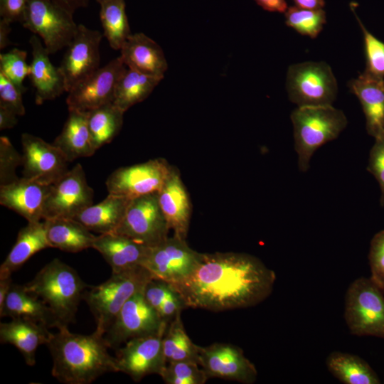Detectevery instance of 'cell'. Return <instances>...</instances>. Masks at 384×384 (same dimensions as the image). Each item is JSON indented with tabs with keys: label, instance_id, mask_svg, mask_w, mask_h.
Masks as SVG:
<instances>
[{
	"label": "cell",
	"instance_id": "cell-17",
	"mask_svg": "<svg viewBox=\"0 0 384 384\" xmlns=\"http://www.w3.org/2000/svg\"><path fill=\"white\" fill-rule=\"evenodd\" d=\"M198 364L208 378H219L244 384L254 383L257 377L255 366L235 345L215 343L199 346Z\"/></svg>",
	"mask_w": 384,
	"mask_h": 384
},
{
	"label": "cell",
	"instance_id": "cell-52",
	"mask_svg": "<svg viewBox=\"0 0 384 384\" xmlns=\"http://www.w3.org/2000/svg\"><path fill=\"white\" fill-rule=\"evenodd\" d=\"M11 277H0V308L2 307L11 287Z\"/></svg>",
	"mask_w": 384,
	"mask_h": 384
},
{
	"label": "cell",
	"instance_id": "cell-24",
	"mask_svg": "<svg viewBox=\"0 0 384 384\" xmlns=\"http://www.w3.org/2000/svg\"><path fill=\"white\" fill-rule=\"evenodd\" d=\"M149 247L117 233L97 236L92 245V248L98 251L110 265L112 272L127 271L142 266Z\"/></svg>",
	"mask_w": 384,
	"mask_h": 384
},
{
	"label": "cell",
	"instance_id": "cell-48",
	"mask_svg": "<svg viewBox=\"0 0 384 384\" xmlns=\"http://www.w3.org/2000/svg\"><path fill=\"white\" fill-rule=\"evenodd\" d=\"M265 10L284 13L287 9L286 0H255Z\"/></svg>",
	"mask_w": 384,
	"mask_h": 384
},
{
	"label": "cell",
	"instance_id": "cell-6",
	"mask_svg": "<svg viewBox=\"0 0 384 384\" xmlns=\"http://www.w3.org/2000/svg\"><path fill=\"white\" fill-rule=\"evenodd\" d=\"M384 292L370 277H361L348 287L344 319L351 334L384 339Z\"/></svg>",
	"mask_w": 384,
	"mask_h": 384
},
{
	"label": "cell",
	"instance_id": "cell-30",
	"mask_svg": "<svg viewBox=\"0 0 384 384\" xmlns=\"http://www.w3.org/2000/svg\"><path fill=\"white\" fill-rule=\"evenodd\" d=\"M50 247L43 221L28 222L18 233L16 240L0 267V277L11 276L35 253Z\"/></svg>",
	"mask_w": 384,
	"mask_h": 384
},
{
	"label": "cell",
	"instance_id": "cell-33",
	"mask_svg": "<svg viewBox=\"0 0 384 384\" xmlns=\"http://www.w3.org/2000/svg\"><path fill=\"white\" fill-rule=\"evenodd\" d=\"M124 113L113 102L87 112L88 129L96 150L110 143L119 134L123 124Z\"/></svg>",
	"mask_w": 384,
	"mask_h": 384
},
{
	"label": "cell",
	"instance_id": "cell-54",
	"mask_svg": "<svg viewBox=\"0 0 384 384\" xmlns=\"http://www.w3.org/2000/svg\"><path fill=\"white\" fill-rule=\"evenodd\" d=\"M383 292H384V289H383Z\"/></svg>",
	"mask_w": 384,
	"mask_h": 384
},
{
	"label": "cell",
	"instance_id": "cell-40",
	"mask_svg": "<svg viewBox=\"0 0 384 384\" xmlns=\"http://www.w3.org/2000/svg\"><path fill=\"white\" fill-rule=\"evenodd\" d=\"M23 164V155L14 148L9 139L0 137V186L16 181V170Z\"/></svg>",
	"mask_w": 384,
	"mask_h": 384
},
{
	"label": "cell",
	"instance_id": "cell-43",
	"mask_svg": "<svg viewBox=\"0 0 384 384\" xmlns=\"http://www.w3.org/2000/svg\"><path fill=\"white\" fill-rule=\"evenodd\" d=\"M367 170L378 182L380 189V204L384 206V137L375 139L369 152Z\"/></svg>",
	"mask_w": 384,
	"mask_h": 384
},
{
	"label": "cell",
	"instance_id": "cell-14",
	"mask_svg": "<svg viewBox=\"0 0 384 384\" xmlns=\"http://www.w3.org/2000/svg\"><path fill=\"white\" fill-rule=\"evenodd\" d=\"M166 329L133 338L118 348L115 356L118 372L129 375L135 382L150 374L160 375L166 366L162 344Z\"/></svg>",
	"mask_w": 384,
	"mask_h": 384
},
{
	"label": "cell",
	"instance_id": "cell-26",
	"mask_svg": "<svg viewBox=\"0 0 384 384\" xmlns=\"http://www.w3.org/2000/svg\"><path fill=\"white\" fill-rule=\"evenodd\" d=\"M1 317L22 318L58 328L57 321L50 308L25 284H12L5 302L0 308Z\"/></svg>",
	"mask_w": 384,
	"mask_h": 384
},
{
	"label": "cell",
	"instance_id": "cell-4",
	"mask_svg": "<svg viewBox=\"0 0 384 384\" xmlns=\"http://www.w3.org/2000/svg\"><path fill=\"white\" fill-rule=\"evenodd\" d=\"M290 117L298 167L302 172L309 169L315 151L336 139L347 125L343 112L331 105L297 107Z\"/></svg>",
	"mask_w": 384,
	"mask_h": 384
},
{
	"label": "cell",
	"instance_id": "cell-44",
	"mask_svg": "<svg viewBox=\"0 0 384 384\" xmlns=\"http://www.w3.org/2000/svg\"><path fill=\"white\" fill-rule=\"evenodd\" d=\"M172 290L173 288L169 283L151 279L146 285L144 295L147 302L158 311Z\"/></svg>",
	"mask_w": 384,
	"mask_h": 384
},
{
	"label": "cell",
	"instance_id": "cell-12",
	"mask_svg": "<svg viewBox=\"0 0 384 384\" xmlns=\"http://www.w3.org/2000/svg\"><path fill=\"white\" fill-rule=\"evenodd\" d=\"M94 191L88 185L82 166L75 164L51 185L46 198L43 220L73 218L93 203Z\"/></svg>",
	"mask_w": 384,
	"mask_h": 384
},
{
	"label": "cell",
	"instance_id": "cell-9",
	"mask_svg": "<svg viewBox=\"0 0 384 384\" xmlns=\"http://www.w3.org/2000/svg\"><path fill=\"white\" fill-rule=\"evenodd\" d=\"M201 257L202 253L191 249L186 239L173 235L149 247L142 266L153 279L175 284L192 274Z\"/></svg>",
	"mask_w": 384,
	"mask_h": 384
},
{
	"label": "cell",
	"instance_id": "cell-46",
	"mask_svg": "<svg viewBox=\"0 0 384 384\" xmlns=\"http://www.w3.org/2000/svg\"><path fill=\"white\" fill-rule=\"evenodd\" d=\"M183 308H186V306L183 300L178 292L173 288L171 292L161 305L158 312L164 320L169 322L177 314L181 313Z\"/></svg>",
	"mask_w": 384,
	"mask_h": 384
},
{
	"label": "cell",
	"instance_id": "cell-27",
	"mask_svg": "<svg viewBox=\"0 0 384 384\" xmlns=\"http://www.w3.org/2000/svg\"><path fill=\"white\" fill-rule=\"evenodd\" d=\"M131 199L109 193L101 202L92 204L73 218L91 232L102 234L115 233L121 224Z\"/></svg>",
	"mask_w": 384,
	"mask_h": 384
},
{
	"label": "cell",
	"instance_id": "cell-53",
	"mask_svg": "<svg viewBox=\"0 0 384 384\" xmlns=\"http://www.w3.org/2000/svg\"><path fill=\"white\" fill-rule=\"evenodd\" d=\"M105 1V0H97V1L98 3H100L101 1Z\"/></svg>",
	"mask_w": 384,
	"mask_h": 384
},
{
	"label": "cell",
	"instance_id": "cell-22",
	"mask_svg": "<svg viewBox=\"0 0 384 384\" xmlns=\"http://www.w3.org/2000/svg\"><path fill=\"white\" fill-rule=\"evenodd\" d=\"M358 98L366 120V130L378 139L384 137V79L366 70L348 84Z\"/></svg>",
	"mask_w": 384,
	"mask_h": 384
},
{
	"label": "cell",
	"instance_id": "cell-5",
	"mask_svg": "<svg viewBox=\"0 0 384 384\" xmlns=\"http://www.w3.org/2000/svg\"><path fill=\"white\" fill-rule=\"evenodd\" d=\"M151 279L150 273L140 266L127 271L112 272L106 282L86 289L82 299L95 317V330L104 336L126 302L144 289Z\"/></svg>",
	"mask_w": 384,
	"mask_h": 384
},
{
	"label": "cell",
	"instance_id": "cell-18",
	"mask_svg": "<svg viewBox=\"0 0 384 384\" xmlns=\"http://www.w3.org/2000/svg\"><path fill=\"white\" fill-rule=\"evenodd\" d=\"M23 147V177L53 184L69 169L68 160L53 144L28 133L21 137Z\"/></svg>",
	"mask_w": 384,
	"mask_h": 384
},
{
	"label": "cell",
	"instance_id": "cell-50",
	"mask_svg": "<svg viewBox=\"0 0 384 384\" xmlns=\"http://www.w3.org/2000/svg\"><path fill=\"white\" fill-rule=\"evenodd\" d=\"M72 14H73L75 10L80 8L86 7L88 4V0H53Z\"/></svg>",
	"mask_w": 384,
	"mask_h": 384
},
{
	"label": "cell",
	"instance_id": "cell-35",
	"mask_svg": "<svg viewBox=\"0 0 384 384\" xmlns=\"http://www.w3.org/2000/svg\"><path fill=\"white\" fill-rule=\"evenodd\" d=\"M162 344L166 363L179 361H191L198 363V345L193 343L186 334L181 313L168 323Z\"/></svg>",
	"mask_w": 384,
	"mask_h": 384
},
{
	"label": "cell",
	"instance_id": "cell-15",
	"mask_svg": "<svg viewBox=\"0 0 384 384\" xmlns=\"http://www.w3.org/2000/svg\"><path fill=\"white\" fill-rule=\"evenodd\" d=\"M102 38L100 31L78 25L59 66L64 77L65 92H69L100 68Z\"/></svg>",
	"mask_w": 384,
	"mask_h": 384
},
{
	"label": "cell",
	"instance_id": "cell-25",
	"mask_svg": "<svg viewBox=\"0 0 384 384\" xmlns=\"http://www.w3.org/2000/svg\"><path fill=\"white\" fill-rule=\"evenodd\" d=\"M43 324L22 318L11 319L0 324L1 343L16 346L23 355L28 366L36 363L35 355L38 347L46 344L51 332Z\"/></svg>",
	"mask_w": 384,
	"mask_h": 384
},
{
	"label": "cell",
	"instance_id": "cell-20",
	"mask_svg": "<svg viewBox=\"0 0 384 384\" xmlns=\"http://www.w3.org/2000/svg\"><path fill=\"white\" fill-rule=\"evenodd\" d=\"M160 208L169 230L182 239L187 237L191 206L179 171L171 166L161 188L158 192Z\"/></svg>",
	"mask_w": 384,
	"mask_h": 384
},
{
	"label": "cell",
	"instance_id": "cell-45",
	"mask_svg": "<svg viewBox=\"0 0 384 384\" xmlns=\"http://www.w3.org/2000/svg\"><path fill=\"white\" fill-rule=\"evenodd\" d=\"M29 0H0V16L11 23H22Z\"/></svg>",
	"mask_w": 384,
	"mask_h": 384
},
{
	"label": "cell",
	"instance_id": "cell-8",
	"mask_svg": "<svg viewBox=\"0 0 384 384\" xmlns=\"http://www.w3.org/2000/svg\"><path fill=\"white\" fill-rule=\"evenodd\" d=\"M73 14L53 0H29L22 21L41 37L50 54L67 47L78 30Z\"/></svg>",
	"mask_w": 384,
	"mask_h": 384
},
{
	"label": "cell",
	"instance_id": "cell-31",
	"mask_svg": "<svg viewBox=\"0 0 384 384\" xmlns=\"http://www.w3.org/2000/svg\"><path fill=\"white\" fill-rule=\"evenodd\" d=\"M328 370L344 384H380L381 381L369 363L358 356L331 352L326 359Z\"/></svg>",
	"mask_w": 384,
	"mask_h": 384
},
{
	"label": "cell",
	"instance_id": "cell-39",
	"mask_svg": "<svg viewBox=\"0 0 384 384\" xmlns=\"http://www.w3.org/2000/svg\"><path fill=\"white\" fill-rule=\"evenodd\" d=\"M351 9L363 33L364 47L366 57V70L370 73L384 77V43L370 33L357 16L354 7Z\"/></svg>",
	"mask_w": 384,
	"mask_h": 384
},
{
	"label": "cell",
	"instance_id": "cell-47",
	"mask_svg": "<svg viewBox=\"0 0 384 384\" xmlns=\"http://www.w3.org/2000/svg\"><path fill=\"white\" fill-rule=\"evenodd\" d=\"M17 116L10 110L0 106V129L13 128L18 122Z\"/></svg>",
	"mask_w": 384,
	"mask_h": 384
},
{
	"label": "cell",
	"instance_id": "cell-42",
	"mask_svg": "<svg viewBox=\"0 0 384 384\" xmlns=\"http://www.w3.org/2000/svg\"><path fill=\"white\" fill-rule=\"evenodd\" d=\"M23 92L5 75L0 73V106L23 116L26 110L23 103Z\"/></svg>",
	"mask_w": 384,
	"mask_h": 384
},
{
	"label": "cell",
	"instance_id": "cell-10",
	"mask_svg": "<svg viewBox=\"0 0 384 384\" xmlns=\"http://www.w3.org/2000/svg\"><path fill=\"white\" fill-rule=\"evenodd\" d=\"M145 287L126 302L105 334L109 348H118L133 338L156 334L166 328L169 322L147 302Z\"/></svg>",
	"mask_w": 384,
	"mask_h": 384
},
{
	"label": "cell",
	"instance_id": "cell-19",
	"mask_svg": "<svg viewBox=\"0 0 384 384\" xmlns=\"http://www.w3.org/2000/svg\"><path fill=\"white\" fill-rule=\"evenodd\" d=\"M51 185L22 176L0 186V204L15 211L28 222L41 221Z\"/></svg>",
	"mask_w": 384,
	"mask_h": 384
},
{
	"label": "cell",
	"instance_id": "cell-7",
	"mask_svg": "<svg viewBox=\"0 0 384 384\" xmlns=\"http://www.w3.org/2000/svg\"><path fill=\"white\" fill-rule=\"evenodd\" d=\"M287 90L291 102L300 106L331 105L338 86L330 66L324 62H304L289 66Z\"/></svg>",
	"mask_w": 384,
	"mask_h": 384
},
{
	"label": "cell",
	"instance_id": "cell-41",
	"mask_svg": "<svg viewBox=\"0 0 384 384\" xmlns=\"http://www.w3.org/2000/svg\"><path fill=\"white\" fill-rule=\"evenodd\" d=\"M368 262L370 278L384 289V230L375 233L370 240Z\"/></svg>",
	"mask_w": 384,
	"mask_h": 384
},
{
	"label": "cell",
	"instance_id": "cell-37",
	"mask_svg": "<svg viewBox=\"0 0 384 384\" xmlns=\"http://www.w3.org/2000/svg\"><path fill=\"white\" fill-rule=\"evenodd\" d=\"M160 376L167 384H204L209 378L198 363L191 361L168 363Z\"/></svg>",
	"mask_w": 384,
	"mask_h": 384
},
{
	"label": "cell",
	"instance_id": "cell-11",
	"mask_svg": "<svg viewBox=\"0 0 384 384\" xmlns=\"http://www.w3.org/2000/svg\"><path fill=\"white\" fill-rule=\"evenodd\" d=\"M169 230L157 192L131 199L115 233L151 247L169 237Z\"/></svg>",
	"mask_w": 384,
	"mask_h": 384
},
{
	"label": "cell",
	"instance_id": "cell-38",
	"mask_svg": "<svg viewBox=\"0 0 384 384\" xmlns=\"http://www.w3.org/2000/svg\"><path fill=\"white\" fill-rule=\"evenodd\" d=\"M27 53L13 48L0 55V73L15 84L23 93L26 87L23 85L24 79L29 76L30 65L26 62Z\"/></svg>",
	"mask_w": 384,
	"mask_h": 384
},
{
	"label": "cell",
	"instance_id": "cell-21",
	"mask_svg": "<svg viewBox=\"0 0 384 384\" xmlns=\"http://www.w3.org/2000/svg\"><path fill=\"white\" fill-rule=\"evenodd\" d=\"M29 43L32 49L29 77L36 90V103L41 105L65 91V80L59 67H55L50 62V54L40 38L33 35Z\"/></svg>",
	"mask_w": 384,
	"mask_h": 384
},
{
	"label": "cell",
	"instance_id": "cell-1",
	"mask_svg": "<svg viewBox=\"0 0 384 384\" xmlns=\"http://www.w3.org/2000/svg\"><path fill=\"white\" fill-rule=\"evenodd\" d=\"M275 281V272L257 257L217 252L202 253L192 274L171 286L186 307L220 311L257 305L272 294Z\"/></svg>",
	"mask_w": 384,
	"mask_h": 384
},
{
	"label": "cell",
	"instance_id": "cell-2",
	"mask_svg": "<svg viewBox=\"0 0 384 384\" xmlns=\"http://www.w3.org/2000/svg\"><path fill=\"white\" fill-rule=\"evenodd\" d=\"M52 356V375L65 384H89L100 375L118 372L115 357L109 352L104 336L96 330L84 335L67 326L51 333L46 343Z\"/></svg>",
	"mask_w": 384,
	"mask_h": 384
},
{
	"label": "cell",
	"instance_id": "cell-34",
	"mask_svg": "<svg viewBox=\"0 0 384 384\" xmlns=\"http://www.w3.org/2000/svg\"><path fill=\"white\" fill-rule=\"evenodd\" d=\"M100 4V18L110 47L120 50L131 36L124 0H105Z\"/></svg>",
	"mask_w": 384,
	"mask_h": 384
},
{
	"label": "cell",
	"instance_id": "cell-28",
	"mask_svg": "<svg viewBox=\"0 0 384 384\" xmlns=\"http://www.w3.org/2000/svg\"><path fill=\"white\" fill-rule=\"evenodd\" d=\"M68 162L92 156L94 148L87 125V112L70 110L61 132L52 143Z\"/></svg>",
	"mask_w": 384,
	"mask_h": 384
},
{
	"label": "cell",
	"instance_id": "cell-16",
	"mask_svg": "<svg viewBox=\"0 0 384 384\" xmlns=\"http://www.w3.org/2000/svg\"><path fill=\"white\" fill-rule=\"evenodd\" d=\"M126 68L122 58L117 57L75 85L68 92L69 111L88 112L113 102L117 84Z\"/></svg>",
	"mask_w": 384,
	"mask_h": 384
},
{
	"label": "cell",
	"instance_id": "cell-13",
	"mask_svg": "<svg viewBox=\"0 0 384 384\" xmlns=\"http://www.w3.org/2000/svg\"><path fill=\"white\" fill-rule=\"evenodd\" d=\"M171 168L163 158L150 159L116 169L108 176L105 185L109 193L133 199L159 192Z\"/></svg>",
	"mask_w": 384,
	"mask_h": 384
},
{
	"label": "cell",
	"instance_id": "cell-32",
	"mask_svg": "<svg viewBox=\"0 0 384 384\" xmlns=\"http://www.w3.org/2000/svg\"><path fill=\"white\" fill-rule=\"evenodd\" d=\"M161 80L126 68L117 84L113 103L125 112L132 106L144 100Z\"/></svg>",
	"mask_w": 384,
	"mask_h": 384
},
{
	"label": "cell",
	"instance_id": "cell-36",
	"mask_svg": "<svg viewBox=\"0 0 384 384\" xmlns=\"http://www.w3.org/2000/svg\"><path fill=\"white\" fill-rule=\"evenodd\" d=\"M285 14L286 24L298 33L316 38L326 23V13L323 9L309 10L295 6L288 7Z\"/></svg>",
	"mask_w": 384,
	"mask_h": 384
},
{
	"label": "cell",
	"instance_id": "cell-3",
	"mask_svg": "<svg viewBox=\"0 0 384 384\" xmlns=\"http://www.w3.org/2000/svg\"><path fill=\"white\" fill-rule=\"evenodd\" d=\"M25 286L50 308L57 329L74 322L78 304L90 287L73 267L58 258L42 267Z\"/></svg>",
	"mask_w": 384,
	"mask_h": 384
},
{
	"label": "cell",
	"instance_id": "cell-49",
	"mask_svg": "<svg viewBox=\"0 0 384 384\" xmlns=\"http://www.w3.org/2000/svg\"><path fill=\"white\" fill-rule=\"evenodd\" d=\"M11 23L1 18L0 20V50L4 49L6 46L11 44L9 40V33L11 31Z\"/></svg>",
	"mask_w": 384,
	"mask_h": 384
},
{
	"label": "cell",
	"instance_id": "cell-51",
	"mask_svg": "<svg viewBox=\"0 0 384 384\" xmlns=\"http://www.w3.org/2000/svg\"><path fill=\"white\" fill-rule=\"evenodd\" d=\"M296 6L301 9L309 10L323 9L324 0H293Z\"/></svg>",
	"mask_w": 384,
	"mask_h": 384
},
{
	"label": "cell",
	"instance_id": "cell-29",
	"mask_svg": "<svg viewBox=\"0 0 384 384\" xmlns=\"http://www.w3.org/2000/svg\"><path fill=\"white\" fill-rule=\"evenodd\" d=\"M50 247L78 252L92 247L96 235L74 218H57L43 220Z\"/></svg>",
	"mask_w": 384,
	"mask_h": 384
},
{
	"label": "cell",
	"instance_id": "cell-23",
	"mask_svg": "<svg viewBox=\"0 0 384 384\" xmlns=\"http://www.w3.org/2000/svg\"><path fill=\"white\" fill-rule=\"evenodd\" d=\"M120 58L129 68L164 78L168 63L160 46L143 33L131 36L120 49Z\"/></svg>",
	"mask_w": 384,
	"mask_h": 384
}]
</instances>
